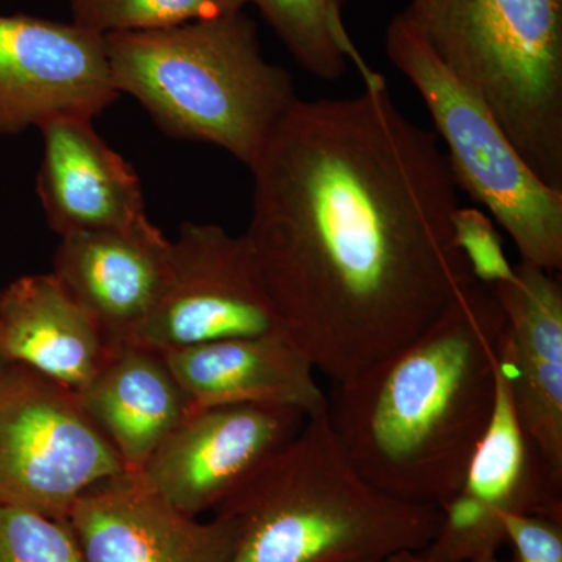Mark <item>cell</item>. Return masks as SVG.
<instances>
[{
	"mask_svg": "<svg viewBox=\"0 0 562 562\" xmlns=\"http://www.w3.org/2000/svg\"><path fill=\"white\" fill-rule=\"evenodd\" d=\"M171 239L151 221L122 232L63 236L52 273L116 347L135 341L165 291Z\"/></svg>",
	"mask_w": 562,
	"mask_h": 562,
	"instance_id": "cell-14",
	"label": "cell"
},
{
	"mask_svg": "<svg viewBox=\"0 0 562 562\" xmlns=\"http://www.w3.org/2000/svg\"><path fill=\"white\" fill-rule=\"evenodd\" d=\"M216 514L238 525L232 562H384L424 552L441 524L438 506L402 501L358 472L328 408Z\"/></svg>",
	"mask_w": 562,
	"mask_h": 562,
	"instance_id": "cell-3",
	"label": "cell"
},
{
	"mask_svg": "<svg viewBox=\"0 0 562 562\" xmlns=\"http://www.w3.org/2000/svg\"><path fill=\"white\" fill-rule=\"evenodd\" d=\"M111 79L169 136L213 144L250 168L297 101L286 69L262 57L244 11L105 35Z\"/></svg>",
	"mask_w": 562,
	"mask_h": 562,
	"instance_id": "cell-4",
	"label": "cell"
},
{
	"mask_svg": "<svg viewBox=\"0 0 562 562\" xmlns=\"http://www.w3.org/2000/svg\"><path fill=\"white\" fill-rule=\"evenodd\" d=\"M505 316L501 360L520 427L562 475V284L530 262L491 286Z\"/></svg>",
	"mask_w": 562,
	"mask_h": 562,
	"instance_id": "cell-13",
	"label": "cell"
},
{
	"mask_svg": "<svg viewBox=\"0 0 562 562\" xmlns=\"http://www.w3.org/2000/svg\"><path fill=\"white\" fill-rule=\"evenodd\" d=\"M505 327L475 280L412 341L335 382L328 416L366 480L435 506L461 486L494 412Z\"/></svg>",
	"mask_w": 562,
	"mask_h": 562,
	"instance_id": "cell-2",
	"label": "cell"
},
{
	"mask_svg": "<svg viewBox=\"0 0 562 562\" xmlns=\"http://www.w3.org/2000/svg\"><path fill=\"white\" fill-rule=\"evenodd\" d=\"M250 0H70L76 24L111 33L162 31L239 13Z\"/></svg>",
	"mask_w": 562,
	"mask_h": 562,
	"instance_id": "cell-20",
	"label": "cell"
},
{
	"mask_svg": "<svg viewBox=\"0 0 562 562\" xmlns=\"http://www.w3.org/2000/svg\"><path fill=\"white\" fill-rule=\"evenodd\" d=\"M120 98L101 33L76 22L0 14V135L57 117L94 120Z\"/></svg>",
	"mask_w": 562,
	"mask_h": 562,
	"instance_id": "cell-10",
	"label": "cell"
},
{
	"mask_svg": "<svg viewBox=\"0 0 562 562\" xmlns=\"http://www.w3.org/2000/svg\"><path fill=\"white\" fill-rule=\"evenodd\" d=\"M258 336L288 333L249 236L184 222L171 241L165 291L133 344L168 351Z\"/></svg>",
	"mask_w": 562,
	"mask_h": 562,
	"instance_id": "cell-8",
	"label": "cell"
},
{
	"mask_svg": "<svg viewBox=\"0 0 562 562\" xmlns=\"http://www.w3.org/2000/svg\"><path fill=\"white\" fill-rule=\"evenodd\" d=\"M162 355L192 408L272 405L306 417L328 408L313 362L283 336L224 339Z\"/></svg>",
	"mask_w": 562,
	"mask_h": 562,
	"instance_id": "cell-16",
	"label": "cell"
},
{
	"mask_svg": "<svg viewBox=\"0 0 562 562\" xmlns=\"http://www.w3.org/2000/svg\"><path fill=\"white\" fill-rule=\"evenodd\" d=\"M416 22L532 172L562 191V0H436Z\"/></svg>",
	"mask_w": 562,
	"mask_h": 562,
	"instance_id": "cell-5",
	"label": "cell"
},
{
	"mask_svg": "<svg viewBox=\"0 0 562 562\" xmlns=\"http://www.w3.org/2000/svg\"><path fill=\"white\" fill-rule=\"evenodd\" d=\"M471 562H505L502 560H498L497 553L486 554V557L476 558V560H473ZM513 562H517L514 560Z\"/></svg>",
	"mask_w": 562,
	"mask_h": 562,
	"instance_id": "cell-26",
	"label": "cell"
},
{
	"mask_svg": "<svg viewBox=\"0 0 562 562\" xmlns=\"http://www.w3.org/2000/svg\"><path fill=\"white\" fill-rule=\"evenodd\" d=\"M260 9L292 58L322 80L346 76L357 65L368 87L386 83L361 57L344 24L346 0H250Z\"/></svg>",
	"mask_w": 562,
	"mask_h": 562,
	"instance_id": "cell-19",
	"label": "cell"
},
{
	"mask_svg": "<svg viewBox=\"0 0 562 562\" xmlns=\"http://www.w3.org/2000/svg\"><path fill=\"white\" fill-rule=\"evenodd\" d=\"M435 2L436 0H412V5L406 10L409 11V14H412L414 20L422 21L428 13H430Z\"/></svg>",
	"mask_w": 562,
	"mask_h": 562,
	"instance_id": "cell-24",
	"label": "cell"
},
{
	"mask_svg": "<svg viewBox=\"0 0 562 562\" xmlns=\"http://www.w3.org/2000/svg\"><path fill=\"white\" fill-rule=\"evenodd\" d=\"M441 524L420 552L428 562H471L506 542L508 514L562 520V475L525 435L498 350L497 394L490 425L461 486L438 506Z\"/></svg>",
	"mask_w": 562,
	"mask_h": 562,
	"instance_id": "cell-9",
	"label": "cell"
},
{
	"mask_svg": "<svg viewBox=\"0 0 562 562\" xmlns=\"http://www.w3.org/2000/svg\"><path fill=\"white\" fill-rule=\"evenodd\" d=\"M386 52L427 105L458 190L490 211L520 261L560 272L562 191L532 172L482 99L436 55L408 10L391 21Z\"/></svg>",
	"mask_w": 562,
	"mask_h": 562,
	"instance_id": "cell-6",
	"label": "cell"
},
{
	"mask_svg": "<svg viewBox=\"0 0 562 562\" xmlns=\"http://www.w3.org/2000/svg\"><path fill=\"white\" fill-rule=\"evenodd\" d=\"M0 349L7 361L79 392L101 371L113 346L49 272L20 277L0 291Z\"/></svg>",
	"mask_w": 562,
	"mask_h": 562,
	"instance_id": "cell-17",
	"label": "cell"
},
{
	"mask_svg": "<svg viewBox=\"0 0 562 562\" xmlns=\"http://www.w3.org/2000/svg\"><path fill=\"white\" fill-rule=\"evenodd\" d=\"M502 524L517 562H562V520L508 514Z\"/></svg>",
	"mask_w": 562,
	"mask_h": 562,
	"instance_id": "cell-23",
	"label": "cell"
},
{
	"mask_svg": "<svg viewBox=\"0 0 562 562\" xmlns=\"http://www.w3.org/2000/svg\"><path fill=\"white\" fill-rule=\"evenodd\" d=\"M306 419L284 406L192 408L140 475L166 501L199 517L241 490L297 436Z\"/></svg>",
	"mask_w": 562,
	"mask_h": 562,
	"instance_id": "cell-11",
	"label": "cell"
},
{
	"mask_svg": "<svg viewBox=\"0 0 562 562\" xmlns=\"http://www.w3.org/2000/svg\"><path fill=\"white\" fill-rule=\"evenodd\" d=\"M122 472L77 392L14 362L0 372V505L68 520L85 492Z\"/></svg>",
	"mask_w": 562,
	"mask_h": 562,
	"instance_id": "cell-7",
	"label": "cell"
},
{
	"mask_svg": "<svg viewBox=\"0 0 562 562\" xmlns=\"http://www.w3.org/2000/svg\"><path fill=\"white\" fill-rule=\"evenodd\" d=\"M453 231L473 279L487 286L513 279L514 266L509 265L501 235L486 213L460 206L454 213Z\"/></svg>",
	"mask_w": 562,
	"mask_h": 562,
	"instance_id": "cell-22",
	"label": "cell"
},
{
	"mask_svg": "<svg viewBox=\"0 0 562 562\" xmlns=\"http://www.w3.org/2000/svg\"><path fill=\"white\" fill-rule=\"evenodd\" d=\"M384 562H428L419 552H405L395 554Z\"/></svg>",
	"mask_w": 562,
	"mask_h": 562,
	"instance_id": "cell-25",
	"label": "cell"
},
{
	"mask_svg": "<svg viewBox=\"0 0 562 562\" xmlns=\"http://www.w3.org/2000/svg\"><path fill=\"white\" fill-rule=\"evenodd\" d=\"M9 364H10V362L7 361L5 355H3L2 349H0V372H2L3 369H5L7 366H9Z\"/></svg>",
	"mask_w": 562,
	"mask_h": 562,
	"instance_id": "cell-27",
	"label": "cell"
},
{
	"mask_svg": "<svg viewBox=\"0 0 562 562\" xmlns=\"http://www.w3.org/2000/svg\"><path fill=\"white\" fill-rule=\"evenodd\" d=\"M43 136L36 191L52 231L63 236L122 232L150 221L131 162L111 149L87 117H57Z\"/></svg>",
	"mask_w": 562,
	"mask_h": 562,
	"instance_id": "cell-15",
	"label": "cell"
},
{
	"mask_svg": "<svg viewBox=\"0 0 562 562\" xmlns=\"http://www.w3.org/2000/svg\"><path fill=\"white\" fill-rule=\"evenodd\" d=\"M77 397L128 473L143 472L192 409L162 351L133 342L113 347Z\"/></svg>",
	"mask_w": 562,
	"mask_h": 562,
	"instance_id": "cell-18",
	"label": "cell"
},
{
	"mask_svg": "<svg viewBox=\"0 0 562 562\" xmlns=\"http://www.w3.org/2000/svg\"><path fill=\"white\" fill-rule=\"evenodd\" d=\"M0 562H85L68 520L0 505Z\"/></svg>",
	"mask_w": 562,
	"mask_h": 562,
	"instance_id": "cell-21",
	"label": "cell"
},
{
	"mask_svg": "<svg viewBox=\"0 0 562 562\" xmlns=\"http://www.w3.org/2000/svg\"><path fill=\"white\" fill-rule=\"evenodd\" d=\"M68 524L85 562H232L233 517L202 522L150 487L140 473L95 484L72 506Z\"/></svg>",
	"mask_w": 562,
	"mask_h": 562,
	"instance_id": "cell-12",
	"label": "cell"
},
{
	"mask_svg": "<svg viewBox=\"0 0 562 562\" xmlns=\"http://www.w3.org/2000/svg\"><path fill=\"white\" fill-rule=\"evenodd\" d=\"M297 99L257 160L249 236L288 338L333 382L412 341L475 279L436 133L387 85Z\"/></svg>",
	"mask_w": 562,
	"mask_h": 562,
	"instance_id": "cell-1",
	"label": "cell"
}]
</instances>
